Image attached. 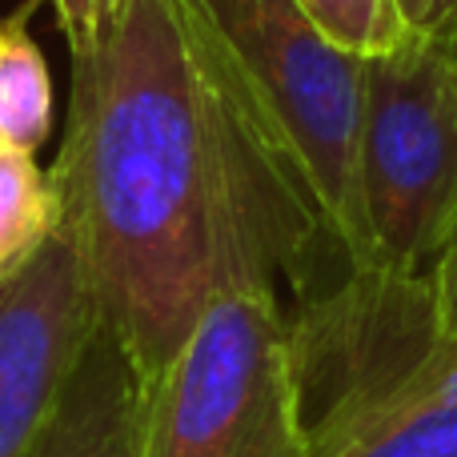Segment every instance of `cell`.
I'll return each instance as SVG.
<instances>
[{"instance_id": "6da1fadb", "label": "cell", "mask_w": 457, "mask_h": 457, "mask_svg": "<svg viewBox=\"0 0 457 457\" xmlns=\"http://www.w3.org/2000/svg\"><path fill=\"white\" fill-rule=\"evenodd\" d=\"M48 181L96 317L145 386L217 289L285 269L309 301L321 249H337L197 0H129L112 37L72 56Z\"/></svg>"}, {"instance_id": "7a4b0ae2", "label": "cell", "mask_w": 457, "mask_h": 457, "mask_svg": "<svg viewBox=\"0 0 457 457\" xmlns=\"http://www.w3.org/2000/svg\"><path fill=\"white\" fill-rule=\"evenodd\" d=\"M141 457H309L297 333L273 281L209 297L149 386Z\"/></svg>"}, {"instance_id": "3957f363", "label": "cell", "mask_w": 457, "mask_h": 457, "mask_svg": "<svg viewBox=\"0 0 457 457\" xmlns=\"http://www.w3.org/2000/svg\"><path fill=\"white\" fill-rule=\"evenodd\" d=\"M225 45L261 125L305 181L333 245L353 273H373L378 253L365 225L361 61L305 21L293 0H197Z\"/></svg>"}, {"instance_id": "277c9868", "label": "cell", "mask_w": 457, "mask_h": 457, "mask_svg": "<svg viewBox=\"0 0 457 457\" xmlns=\"http://www.w3.org/2000/svg\"><path fill=\"white\" fill-rule=\"evenodd\" d=\"M361 209L381 269L429 273L457 233V56L413 37L361 61Z\"/></svg>"}, {"instance_id": "5b68a950", "label": "cell", "mask_w": 457, "mask_h": 457, "mask_svg": "<svg viewBox=\"0 0 457 457\" xmlns=\"http://www.w3.org/2000/svg\"><path fill=\"white\" fill-rule=\"evenodd\" d=\"M96 325L80 249L56 225L0 277V457H29Z\"/></svg>"}, {"instance_id": "8992f818", "label": "cell", "mask_w": 457, "mask_h": 457, "mask_svg": "<svg viewBox=\"0 0 457 457\" xmlns=\"http://www.w3.org/2000/svg\"><path fill=\"white\" fill-rule=\"evenodd\" d=\"M149 386L125 345L96 325L29 457H141Z\"/></svg>"}, {"instance_id": "52a82bcc", "label": "cell", "mask_w": 457, "mask_h": 457, "mask_svg": "<svg viewBox=\"0 0 457 457\" xmlns=\"http://www.w3.org/2000/svg\"><path fill=\"white\" fill-rule=\"evenodd\" d=\"M309 457H457V405L345 389L309 413Z\"/></svg>"}, {"instance_id": "ba28073f", "label": "cell", "mask_w": 457, "mask_h": 457, "mask_svg": "<svg viewBox=\"0 0 457 457\" xmlns=\"http://www.w3.org/2000/svg\"><path fill=\"white\" fill-rule=\"evenodd\" d=\"M40 0L0 16V149L37 153L53 133V77L29 32Z\"/></svg>"}, {"instance_id": "9c48e42d", "label": "cell", "mask_w": 457, "mask_h": 457, "mask_svg": "<svg viewBox=\"0 0 457 457\" xmlns=\"http://www.w3.org/2000/svg\"><path fill=\"white\" fill-rule=\"evenodd\" d=\"M56 225H61V205L37 157L0 149V277L21 265Z\"/></svg>"}, {"instance_id": "30bf717a", "label": "cell", "mask_w": 457, "mask_h": 457, "mask_svg": "<svg viewBox=\"0 0 457 457\" xmlns=\"http://www.w3.org/2000/svg\"><path fill=\"white\" fill-rule=\"evenodd\" d=\"M305 21L353 56H378L410 45L418 32L405 24L397 0H293Z\"/></svg>"}, {"instance_id": "8fae6325", "label": "cell", "mask_w": 457, "mask_h": 457, "mask_svg": "<svg viewBox=\"0 0 457 457\" xmlns=\"http://www.w3.org/2000/svg\"><path fill=\"white\" fill-rule=\"evenodd\" d=\"M386 389L405 394V397H426V402L457 405V329L429 333L426 345L410 357V365H405L394 381H386Z\"/></svg>"}, {"instance_id": "7c38bea8", "label": "cell", "mask_w": 457, "mask_h": 457, "mask_svg": "<svg viewBox=\"0 0 457 457\" xmlns=\"http://www.w3.org/2000/svg\"><path fill=\"white\" fill-rule=\"evenodd\" d=\"M40 4H53L56 24L69 40V53L88 56L112 37L129 0H40Z\"/></svg>"}, {"instance_id": "4fadbf2b", "label": "cell", "mask_w": 457, "mask_h": 457, "mask_svg": "<svg viewBox=\"0 0 457 457\" xmlns=\"http://www.w3.org/2000/svg\"><path fill=\"white\" fill-rule=\"evenodd\" d=\"M402 16L418 37L450 45L457 37V0H397Z\"/></svg>"}, {"instance_id": "5bb4252c", "label": "cell", "mask_w": 457, "mask_h": 457, "mask_svg": "<svg viewBox=\"0 0 457 457\" xmlns=\"http://www.w3.org/2000/svg\"><path fill=\"white\" fill-rule=\"evenodd\" d=\"M429 289H434L437 329H457V233L442 249V257L429 265Z\"/></svg>"}, {"instance_id": "9a60e30c", "label": "cell", "mask_w": 457, "mask_h": 457, "mask_svg": "<svg viewBox=\"0 0 457 457\" xmlns=\"http://www.w3.org/2000/svg\"><path fill=\"white\" fill-rule=\"evenodd\" d=\"M445 48H450V53L457 56V37H453V40H450V45H445Z\"/></svg>"}]
</instances>
